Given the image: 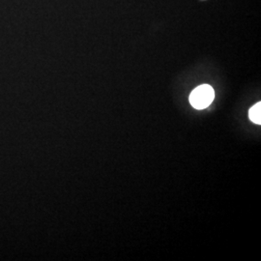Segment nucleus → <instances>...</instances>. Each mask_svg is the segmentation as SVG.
<instances>
[{
  "instance_id": "f257e3e1",
  "label": "nucleus",
  "mask_w": 261,
  "mask_h": 261,
  "mask_svg": "<svg viewBox=\"0 0 261 261\" xmlns=\"http://www.w3.org/2000/svg\"><path fill=\"white\" fill-rule=\"evenodd\" d=\"M214 98V89L208 84H203L196 87L191 93L190 103L196 110H203L211 105Z\"/></svg>"
},
{
  "instance_id": "f03ea898",
  "label": "nucleus",
  "mask_w": 261,
  "mask_h": 261,
  "mask_svg": "<svg viewBox=\"0 0 261 261\" xmlns=\"http://www.w3.org/2000/svg\"><path fill=\"white\" fill-rule=\"evenodd\" d=\"M250 119L255 124H261V103H255L249 112Z\"/></svg>"
}]
</instances>
